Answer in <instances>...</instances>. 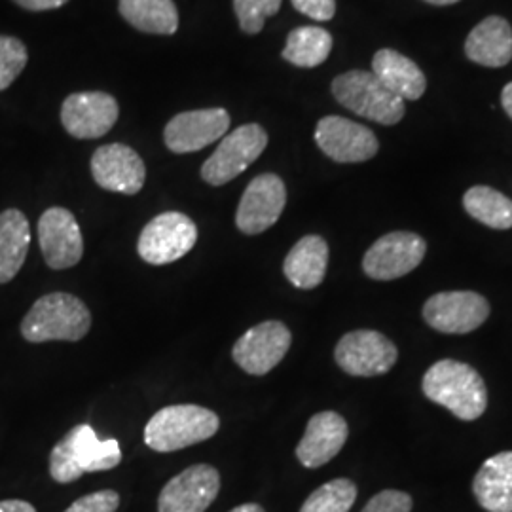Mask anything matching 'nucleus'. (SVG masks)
<instances>
[{
  "instance_id": "f257e3e1",
  "label": "nucleus",
  "mask_w": 512,
  "mask_h": 512,
  "mask_svg": "<svg viewBox=\"0 0 512 512\" xmlns=\"http://www.w3.org/2000/svg\"><path fill=\"white\" fill-rule=\"evenodd\" d=\"M421 387L429 401L444 406L459 420L475 421L486 412L488 389L473 366L442 359L425 372Z\"/></svg>"
},
{
  "instance_id": "f03ea898",
  "label": "nucleus",
  "mask_w": 512,
  "mask_h": 512,
  "mask_svg": "<svg viewBox=\"0 0 512 512\" xmlns=\"http://www.w3.org/2000/svg\"><path fill=\"white\" fill-rule=\"evenodd\" d=\"M92 329V313L74 294H44L21 321V336L31 344L78 342Z\"/></svg>"
},
{
  "instance_id": "7ed1b4c3",
  "label": "nucleus",
  "mask_w": 512,
  "mask_h": 512,
  "mask_svg": "<svg viewBox=\"0 0 512 512\" xmlns=\"http://www.w3.org/2000/svg\"><path fill=\"white\" fill-rule=\"evenodd\" d=\"M122 450L118 440H101L92 425L82 423L57 442L50 454V475L59 484H71L84 473H101L118 467Z\"/></svg>"
},
{
  "instance_id": "20e7f679",
  "label": "nucleus",
  "mask_w": 512,
  "mask_h": 512,
  "mask_svg": "<svg viewBox=\"0 0 512 512\" xmlns=\"http://www.w3.org/2000/svg\"><path fill=\"white\" fill-rule=\"evenodd\" d=\"M219 416L198 404H173L156 412L145 427V444L154 452H179L213 439L219 431Z\"/></svg>"
},
{
  "instance_id": "39448f33",
  "label": "nucleus",
  "mask_w": 512,
  "mask_h": 512,
  "mask_svg": "<svg viewBox=\"0 0 512 512\" xmlns=\"http://www.w3.org/2000/svg\"><path fill=\"white\" fill-rule=\"evenodd\" d=\"M332 95L342 107L376 124L395 126L403 120V99L389 92L372 73L349 71L336 76Z\"/></svg>"
},
{
  "instance_id": "423d86ee",
  "label": "nucleus",
  "mask_w": 512,
  "mask_h": 512,
  "mask_svg": "<svg viewBox=\"0 0 512 512\" xmlns=\"http://www.w3.org/2000/svg\"><path fill=\"white\" fill-rule=\"evenodd\" d=\"M268 147V133L260 124H245L222 137L217 150L202 165V179L211 186L234 181L255 164Z\"/></svg>"
},
{
  "instance_id": "0eeeda50",
  "label": "nucleus",
  "mask_w": 512,
  "mask_h": 512,
  "mask_svg": "<svg viewBox=\"0 0 512 512\" xmlns=\"http://www.w3.org/2000/svg\"><path fill=\"white\" fill-rule=\"evenodd\" d=\"M198 241V226L188 215L167 211L148 222L143 228L137 251L152 266H164L188 255Z\"/></svg>"
},
{
  "instance_id": "6e6552de",
  "label": "nucleus",
  "mask_w": 512,
  "mask_h": 512,
  "mask_svg": "<svg viewBox=\"0 0 512 512\" xmlns=\"http://www.w3.org/2000/svg\"><path fill=\"white\" fill-rule=\"evenodd\" d=\"M334 359L349 376L372 378L389 372L399 359V351L382 332L353 330L338 342Z\"/></svg>"
},
{
  "instance_id": "1a4fd4ad",
  "label": "nucleus",
  "mask_w": 512,
  "mask_h": 512,
  "mask_svg": "<svg viewBox=\"0 0 512 512\" xmlns=\"http://www.w3.org/2000/svg\"><path fill=\"white\" fill-rule=\"evenodd\" d=\"M490 317V302L473 291H446L431 296L423 306V319L442 334H469Z\"/></svg>"
},
{
  "instance_id": "9d476101",
  "label": "nucleus",
  "mask_w": 512,
  "mask_h": 512,
  "mask_svg": "<svg viewBox=\"0 0 512 512\" xmlns=\"http://www.w3.org/2000/svg\"><path fill=\"white\" fill-rule=\"evenodd\" d=\"M293 334L281 321H264L247 330L232 349L241 370L251 376H266L279 365L291 348Z\"/></svg>"
},
{
  "instance_id": "9b49d317",
  "label": "nucleus",
  "mask_w": 512,
  "mask_h": 512,
  "mask_svg": "<svg viewBox=\"0 0 512 512\" xmlns=\"http://www.w3.org/2000/svg\"><path fill=\"white\" fill-rule=\"evenodd\" d=\"M427 251L425 239L414 232H391L372 243L363 258V270L370 279L391 281L414 272Z\"/></svg>"
},
{
  "instance_id": "f8f14e48",
  "label": "nucleus",
  "mask_w": 512,
  "mask_h": 512,
  "mask_svg": "<svg viewBox=\"0 0 512 512\" xmlns=\"http://www.w3.org/2000/svg\"><path fill=\"white\" fill-rule=\"evenodd\" d=\"M287 205V188L275 173H262L247 184L238 213L236 226L245 236H258L270 230Z\"/></svg>"
},
{
  "instance_id": "ddd939ff",
  "label": "nucleus",
  "mask_w": 512,
  "mask_h": 512,
  "mask_svg": "<svg viewBox=\"0 0 512 512\" xmlns=\"http://www.w3.org/2000/svg\"><path fill=\"white\" fill-rule=\"evenodd\" d=\"M315 143L338 164H361L378 154L380 143L372 129L342 116H325L315 128Z\"/></svg>"
},
{
  "instance_id": "4468645a",
  "label": "nucleus",
  "mask_w": 512,
  "mask_h": 512,
  "mask_svg": "<svg viewBox=\"0 0 512 512\" xmlns=\"http://www.w3.org/2000/svg\"><path fill=\"white\" fill-rule=\"evenodd\" d=\"M38 243L52 270H69L84 255V238L78 220L65 207H50L38 220Z\"/></svg>"
},
{
  "instance_id": "2eb2a0df",
  "label": "nucleus",
  "mask_w": 512,
  "mask_h": 512,
  "mask_svg": "<svg viewBox=\"0 0 512 512\" xmlns=\"http://www.w3.org/2000/svg\"><path fill=\"white\" fill-rule=\"evenodd\" d=\"M220 492V473L198 463L173 476L158 497V512H205Z\"/></svg>"
},
{
  "instance_id": "dca6fc26",
  "label": "nucleus",
  "mask_w": 512,
  "mask_h": 512,
  "mask_svg": "<svg viewBox=\"0 0 512 512\" xmlns=\"http://www.w3.org/2000/svg\"><path fill=\"white\" fill-rule=\"evenodd\" d=\"M230 122V114L224 109L181 112L165 126V147L175 154L198 152L220 141L228 133Z\"/></svg>"
},
{
  "instance_id": "f3484780",
  "label": "nucleus",
  "mask_w": 512,
  "mask_h": 512,
  "mask_svg": "<svg viewBox=\"0 0 512 512\" xmlns=\"http://www.w3.org/2000/svg\"><path fill=\"white\" fill-rule=\"evenodd\" d=\"M118 114V103L109 93H73L63 101L61 124L74 139H99L114 128Z\"/></svg>"
},
{
  "instance_id": "a211bd4d",
  "label": "nucleus",
  "mask_w": 512,
  "mask_h": 512,
  "mask_svg": "<svg viewBox=\"0 0 512 512\" xmlns=\"http://www.w3.org/2000/svg\"><path fill=\"white\" fill-rule=\"evenodd\" d=\"M93 181L103 190L135 196L147 181L143 158L126 145L112 143L95 150L92 156Z\"/></svg>"
},
{
  "instance_id": "6ab92c4d",
  "label": "nucleus",
  "mask_w": 512,
  "mask_h": 512,
  "mask_svg": "<svg viewBox=\"0 0 512 512\" xmlns=\"http://www.w3.org/2000/svg\"><path fill=\"white\" fill-rule=\"evenodd\" d=\"M348 435V421L338 412H319L308 421L306 433L296 446V458L306 469H319L342 452Z\"/></svg>"
},
{
  "instance_id": "aec40b11",
  "label": "nucleus",
  "mask_w": 512,
  "mask_h": 512,
  "mask_svg": "<svg viewBox=\"0 0 512 512\" xmlns=\"http://www.w3.org/2000/svg\"><path fill=\"white\" fill-rule=\"evenodd\" d=\"M465 54L482 67H505L512 59V29L499 16L482 19L465 40Z\"/></svg>"
},
{
  "instance_id": "412c9836",
  "label": "nucleus",
  "mask_w": 512,
  "mask_h": 512,
  "mask_svg": "<svg viewBox=\"0 0 512 512\" xmlns=\"http://www.w3.org/2000/svg\"><path fill=\"white\" fill-rule=\"evenodd\" d=\"M329 268V245L321 236H304L296 241L283 262V274L296 289L319 287Z\"/></svg>"
},
{
  "instance_id": "4be33fe9",
  "label": "nucleus",
  "mask_w": 512,
  "mask_h": 512,
  "mask_svg": "<svg viewBox=\"0 0 512 512\" xmlns=\"http://www.w3.org/2000/svg\"><path fill=\"white\" fill-rule=\"evenodd\" d=\"M478 505L488 512H512V452H501L482 463L473 480Z\"/></svg>"
},
{
  "instance_id": "5701e85b",
  "label": "nucleus",
  "mask_w": 512,
  "mask_h": 512,
  "mask_svg": "<svg viewBox=\"0 0 512 512\" xmlns=\"http://www.w3.org/2000/svg\"><path fill=\"white\" fill-rule=\"evenodd\" d=\"M372 74L403 101H416L425 93L427 80L420 67L406 55L384 48L372 59Z\"/></svg>"
},
{
  "instance_id": "b1692460",
  "label": "nucleus",
  "mask_w": 512,
  "mask_h": 512,
  "mask_svg": "<svg viewBox=\"0 0 512 512\" xmlns=\"http://www.w3.org/2000/svg\"><path fill=\"white\" fill-rule=\"evenodd\" d=\"M31 245V226L19 209L0 213V285L10 283L25 264Z\"/></svg>"
},
{
  "instance_id": "393cba45",
  "label": "nucleus",
  "mask_w": 512,
  "mask_h": 512,
  "mask_svg": "<svg viewBox=\"0 0 512 512\" xmlns=\"http://www.w3.org/2000/svg\"><path fill=\"white\" fill-rule=\"evenodd\" d=\"M122 18L141 33L175 35L179 29V12L173 0H120Z\"/></svg>"
},
{
  "instance_id": "a878e982",
  "label": "nucleus",
  "mask_w": 512,
  "mask_h": 512,
  "mask_svg": "<svg viewBox=\"0 0 512 512\" xmlns=\"http://www.w3.org/2000/svg\"><path fill=\"white\" fill-rule=\"evenodd\" d=\"M332 37L323 27H298L289 33L283 50V59L302 69L319 67L329 59Z\"/></svg>"
},
{
  "instance_id": "bb28decb",
  "label": "nucleus",
  "mask_w": 512,
  "mask_h": 512,
  "mask_svg": "<svg viewBox=\"0 0 512 512\" xmlns=\"http://www.w3.org/2000/svg\"><path fill=\"white\" fill-rule=\"evenodd\" d=\"M465 211L494 230H511L512 200L490 186H473L463 196Z\"/></svg>"
},
{
  "instance_id": "cd10ccee",
  "label": "nucleus",
  "mask_w": 512,
  "mask_h": 512,
  "mask_svg": "<svg viewBox=\"0 0 512 512\" xmlns=\"http://www.w3.org/2000/svg\"><path fill=\"white\" fill-rule=\"evenodd\" d=\"M357 501V486L349 478H334L304 501L300 512H349Z\"/></svg>"
},
{
  "instance_id": "c85d7f7f",
  "label": "nucleus",
  "mask_w": 512,
  "mask_h": 512,
  "mask_svg": "<svg viewBox=\"0 0 512 512\" xmlns=\"http://www.w3.org/2000/svg\"><path fill=\"white\" fill-rule=\"evenodd\" d=\"M27 61V48L19 38L0 35V92L8 90L16 82L27 67Z\"/></svg>"
},
{
  "instance_id": "c756f323",
  "label": "nucleus",
  "mask_w": 512,
  "mask_h": 512,
  "mask_svg": "<svg viewBox=\"0 0 512 512\" xmlns=\"http://www.w3.org/2000/svg\"><path fill=\"white\" fill-rule=\"evenodd\" d=\"M283 0H234V10L239 27L247 35H258L264 29L266 19L272 18Z\"/></svg>"
},
{
  "instance_id": "7c9ffc66",
  "label": "nucleus",
  "mask_w": 512,
  "mask_h": 512,
  "mask_svg": "<svg viewBox=\"0 0 512 512\" xmlns=\"http://www.w3.org/2000/svg\"><path fill=\"white\" fill-rule=\"evenodd\" d=\"M120 507V495L114 490H101L76 499L65 512H116Z\"/></svg>"
},
{
  "instance_id": "2f4dec72",
  "label": "nucleus",
  "mask_w": 512,
  "mask_h": 512,
  "mask_svg": "<svg viewBox=\"0 0 512 512\" xmlns=\"http://www.w3.org/2000/svg\"><path fill=\"white\" fill-rule=\"evenodd\" d=\"M412 497L399 490H384L374 495L361 512H410L412 511Z\"/></svg>"
},
{
  "instance_id": "473e14b6",
  "label": "nucleus",
  "mask_w": 512,
  "mask_h": 512,
  "mask_svg": "<svg viewBox=\"0 0 512 512\" xmlns=\"http://www.w3.org/2000/svg\"><path fill=\"white\" fill-rule=\"evenodd\" d=\"M294 8L315 19V21H330L336 14V0H291Z\"/></svg>"
},
{
  "instance_id": "72a5a7b5",
  "label": "nucleus",
  "mask_w": 512,
  "mask_h": 512,
  "mask_svg": "<svg viewBox=\"0 0 512 512\" xmlns=\"http://www.w3.org/2000/svg\"><path fill=\"white\" fill-rule=\"evenodd\" d=\"M12 2L27 12H48V10H57L65 6L69 0H12Z\"/></svg>"
},
{
  "instance_id": "f704fd0d",
  "label": "nucleus",
  "mask_w": 512,
  "mask_h": 512,
  "mask_svg": "<svg viewBox=\"0 0 512 512\" xmlns=\"http://www.w3.org/2000/svg\"><path fill=\"white\" fill-rule=\"evenodd\" d=\"M0 512H37V509L21 499H6L0 501Z\"/></svg>"
},
{
  "instance_id": "c9c22d12",
  "label": "nucleus",
  "mask_w": 512,
  "mask_h": 512,
  "mask_svg": "<svg viewBox=\"0 0 512 512\" xmlns=\"http://www.w3.org/2000/svg\"><path fill=\"white\" fill-rule=\"evenodd\" d=\"M501 105H503V109L507 112V116L512 120V82L503 88V93H501Z\"/></svg>"
},
{
  "instance_id": "e433bc0d",
  "label": "nucleus",
  "mask_w": 512,
  "mask_h": 512,
  "mask_svg": "<svg viewBox=\"0 0 512 512\" xmlns=\"http://www.w3.org/2000/svg\"><path fill=\"white\" fill-rule=\"evenodd\" d=\"M230 512H266L260 505L256 503H245V505H239L236 509H232Z\"/></svg>"
},
{
  "instance_id": "4c0bfd02",
  "label": "nucleus",
  "mask_w": 512,
  "mask_h": 512,
  "mask_svg": "<svg viewBox=\"0 0 512 512\" xmlns=\"http://www.w3.org/2000/svg\"><path fill=\"white\" fill-rule=\"evenodd\" d=\"M429 4H435V6H450V4H456L459 0H425Z\"/></svg>"
}]
</instances>
